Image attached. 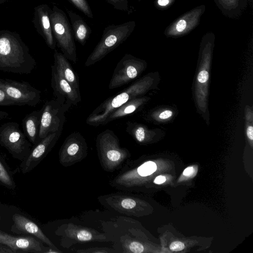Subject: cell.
Returning a JSON list of instances; mask_svg holds the SVG:
<instances>
[{
    "instance_id": "cell-1",
    "label": "cell",
    "mask_w": 253,
    "mask_h": 253,
    "mask_svg": "<svg viewBox=\"0 0 253 253\" xmlns=\"http://www.w3.org/2000/svg\"><path fill=\"white\" fill-rule=\"evenodd\" d=\"M137 226L135 220L124 216L101 221L102 230L118 253L145 252V245L139 239Z\"/></svg>"
},
{
    "instance_id": "cell-2",
    "label": "cell",
    "mask_w": 253,
    "mask_h": 253,
    "mask_svg": "<svg viewBox=\"0 0 253 253\" xmlns=\"http://www.w3.org/2000/svg\"><path fill=\"white\" fill-rule=\"evenodd\" d=\"M36 65L28 47L19 37L8 33L0 34V71L28 75Z\"/></svg>"
},
{
    "instance_id": "cell-3",
    "label": "cell",
    "mask_w": 253,
    "mask_h": 253,
    "mask_svg": "<svg viewBox=\"0 0 253 253\" xmlns=\"http://www.w3.org/2000/svg\"><path fill=\"white\" fill-rule=\"evenodd\" d=\"M156 78L154 74H148L137 80L119 93L108 98L88 116L86 123L97 126L105 125L109 116L115 110L130 100L140 97L155 86Z\"/></svg>"
},
{
    "instance_id": "cell-4",
    "label": "cell",
    "mask_w": 253,
    "mask_h": 253,
    "mask_svg": "<svg viewBox=\"0 0 253 253\" xmlns=\"http://www.w3.org/2000/svg\"><path fill=\"white\" fill-rule=\"evenodd\" d=\"M96 148L100 165L107 172L120 169L131 156L127 148L121 147L119 139L114 132L109 129L97 135Z\"/></svg>"
},
{
    "instance_id": "cell-5",
    "label": "cell",
    "mask_w": 253,
    "mask_h": 253,
    "mask_svg": "<svg viewBox=\"0 0 253 253\" xmlns=\"http://www.w3.org/2000/svg\"><path fill=\"white\" fill-rule=\"evenodd\" d=\"M136 24L129 21L106 27L99 42L87 57L84 65L89 66L98 62L125 42L133 32Z\"/></svg>"
},
{
    "instance_id": "cell-6",
    "label": "cell",
    "mask_w": 253,
    "mask_h": 253,
    "mask_svg": "<svg viewBox=\"0 0 253 253\" xmlns=\"http://www.w3.org/2000/svg\"><path fill=\"white\" fill-rule=\"evenodd\" d=\"M214 41V34L208 32L203 36L201 44V60L196 76L195 95L198 108L204 113L207 110L210 70Z\"/></svg>"
},
{
    "instance_id": "cell-7",
    "label": "cell",
    "mask_w": 253,
    "mask_h": 253,
    "mask_svg": "<svg viewBox=\"0 0 253 253\" xmlns=\"http://www.w3.org/2000/svg\"><path fill=\"white\" fill-rule=\"evenodd\" d=\"M50 20L58 47L68 59L76 63L77 56L74 35L66 14L56 5H53L50 11Z\"/></svg>"
},
{
    "instance_id": "cell-8",
    "label": "cell",
    "mask_w": 253,
    "mask_h": 253,
    "mask_svg": "<svg viewBox=\"0 0 253 253\" xmlns=\"http://www.w3.org/2000/svg\"><path fill=\"white\" fill-rule=\"evenodd\" d=\"M71 106L62 97H55L45 103L41 109L40 141L50 133L62 130L66 120L65 113Z\"/></svg>"
},
{
    "instance_id": "cell-9",
    "label": "cell",
    "mask_w": 253,
    "mask_h": 253,
    "mask_svg": "<svg viewBox=\"0 0 253 253\" xmlns=\"http://www.w3.org/2000/svg\"><path fill=\"white\" fill-rule=\"evenodd\" d=\"M0 145L15 158L23 161L30 153L31 143L16 122H9L0 126Z\"/></svg>"
},
{
    "instance_id": "cell-10",
    "label": "cell",
    "mask_w": 253,
    "mask_h": 253,
    "mask_svg": "<svg viewBox=\"0 0 253 253\" xmlns=\"http://www.w3.org/2000/svg\"><path fill=\"white\" fill-rule=\"evenodd\" d=\"M55 233L60 237V245L65 249H69L78 243L109 242L104 233L72 222L61 224L57 227Z\"/></svg>"
},
{
    "instance_id": "cell-11",
    "label": "cell",
    "mask_w": 253,
    "mask_h": 253,
    "mask_svg": "<svg viewBox=\"0 0 253 253\" xmlns=\"http://www.w3.org/2000/svg\"><path fill=\"white\" fill-rule=\"evenodd\" d=\"M0 88L14 105L36 106L41 101V91L26 81L0 78Z\"/></svg>"
},
{
    "instance_id": "cell-12",
    "label": "cell",
    "mask_w": 253,
    "mask_h": 253,
    "mask_svg": "<svg viewBox=\"0 0 253 253\" xmlns=\"http://www.w3.org/2000/svg\"><path fill=\"white\" fill-rule=\"evenodd\" d=\"M97 200L108 211L127 216H138L142 210V202L130 192L102 195L97 198Z\"/></svg>"
},
{
    "instance_id": "cell-13",
    "label": "cell",
    "mask_w": 253,
    "mask_h": 253,
    "mask_svg": "<svg viewBox=\"0 0 253 253\" xmlns=\"http://www.w3.org/2000/svg\"><path fill=\"white\" fill-rule=\"evenodd\" d=\"M146 66L145 61L126 53L114 69L109 88L113 89L130 83L140 76Z\"/></svg>"
},
{
    "instance_id": "cell-14",
    "label": "cell",
    "mask_w": 253,
    "mask_h": 253,
    "mask_svg": "<svg viewBox=\"0 0 253 253\" xmlns=\"http://www.w3.org/2000/svg\"><path fill=\"white\" fill-rule=\"evenodd\" d=\"M87 151L85 138L80 132H73L65 138L60 148L59 163L63 167H70L85 158Z\"/></svg>"
},
{
    "instance_id": "cell-15",
    "label": "cell",
    "mask_w": 253,
    "mask_h": 253,
    "mask_svg": "<svg viewBox=\"0 0 253 253\" xmlns=\"http://www.w3.org/2000/svg\"><path fill=\"white\" fill-rule=\"evenodd\" d=\"M0 244L6 246L14 253H48L50 249L44 246L41 241L34 236H15L0 230Z\"/></svg>"
},
{
    "instance_id": "cell-16",
    "label": "cell",
    "mask_w": 253,
    "mask_h": 253,
    "mask_svg": "<svg viewBox=\"0 0 253 253\" xmlns=\"http://www.w3.org/2000/svg\"><path fill=\"white\" fill-rule=\"evenodd\" d=\"M62 131L58 130L50 133L35 145L29 155L22 161L20 165L23 174L33 170L47 156L56 144Z\"/></svg>"
},
{
    "instance_id": "cell-17",
    "label": "cell",
    "mask_w": 253,
    "mask_h": 253,
    "mask_svg": "<svg viewBox=\"0 0 253 253\" xmlns=\"http://www.w3.org/2000/svg\"><path fill=\"white\" fill-rule=\"evenodd\" d=\"M205 9V5H201L184 13L166 29L165 34L167 37H178L188 34L198 25Z\"/></svg>"
},
{
    "instance_id": "cell-18",
    "label": "cell",
    "mask_w": 253,
    "mask_h": 253,
    "mask_svg": "<svg viewBox=\"0 0 253 253\" xmlns=\"http://www.w3.org/2000/svg\"><path fill=\"white\" fill-rule=\"evenodd\" d=\"M13 224L11 227L10 231L17 234H28L37 238L49 248L61 253L60 251L44 234L42 229L34 223L25 216L18 213H15L12 217Z\"/></svg>"
},
{
    "instance_id": "cell-19",
    "label": "cell",
    "mask_w": 253,
    "mask_h": 253,
    "mask_svg": "<svg viewBox=\"0 0 253 253\" xmlns=\"http://www.w3.org/2000/svg\"><path fill=\"white\" fill-rule=\"evenodd\" d=\"M51 69V86L55 97L64 98L71 105H77L81 101L80 90L75 88L59 74L52 65Z\"/></svg>"
},
{
    "instance_id": "cell-20",
    "label": "cell",
    "mask_w": 253,
    "mask_h": 253,
    "mask_svg": "<svg viewBox=\"0 0 253 253\" xmlns=\"http://www.w3.org/2000/svg\"><path fill=\"white\" fill-rule=\"evenodd\" d=\"M50 8L47 4L39 5L35 8V24L40 34L47 46L55 49L56 42L53 36L50 20Z\"/></svg>"
},
{
    "instance_id": "cell-21",
    "label": "cell",
    "mask_w": 253,
    "mask_h": 253,
    "mask_svg": "<svg viewBox=\"0 0 253 253\" xmlns=\"http://www.w3.org/2000/svg\"><path fill=\"white\" fill-rule=\"evenodd\" d=\"M54 63L52 66L57 73L66 79L72 86L79 89V77L72 68L68 59L63 53L54 49Z\"/></svg>"
},
{
    "instance_id": "cell-22",
    "label": "cell",
    "mask_w": 253,
    "mask_h": 253,
    "mask_svg": "<svg viewBox=\"0 0 253 253\" xmlns=\"http://www.w3.org/2000/svg\"><path fill=\"white\" fill-rule=\"evenodd\" d=\"M41 113L42 109L34 111L27 115L22 121L24 133L34 145L40 141L39 133Z\"/></svg>"
},
{
    "instance_id": "cell-23",
    "label": "cell",
    "mask_w": 253,
    "mask_h": 253,
    "mask_svg": "<svg viewBox=\"0 0 253 253\" xmlns=\"http://www.w3.org/2000/svg\"><path fill=\"white\" fill-rule=\"evenodd\" d=\"M70 17L74 37L82 45H84L91 33V30L79 14L71 10L67 9Z\"/></svg>"
},
{
    "instance_id": "cell-24",
    "label": "cell",
    "mask_w": 253,
    "mask_h": 253,
    "mask_svg": "<svg viewBox=\"0 0 253 253\" xmlns=\"http://www.w3.org/2000/svg\"><path fill=\"white\" fill-rule=\"evenodd\" d=\"M149 100L148 97H138L127 101L114 111L106 119L105 125L115 120L125 117L139 110Z\"/></svg>"
},
{
    "instance_id": "cell-25",
    "label": "cell",
    "mask_w": 253,
    "mask_h": 253,
    "mask_svg": "<svg viewBox=\"0 0 253 253\" xmlns=\"http://www.w3.org/2000/svg\"><path fill=\"white\" fill-rule=\"evenodd\" d=\"M126 131L140 144L146 143L150 141L155 132L143 124L131 121L126 123Z\"/></svg>"
},
{
    "instance_id": "cell-26",
    "label": "cell",
    "mask_w": 253,
    "mask_h": 253,
    "mask_svg": "<svg viewBox=\"0 0 253 253\" xmlns=\"http://www.w3.org/2000/svg\"><path fill=\"white\" fill-rule=\"evenodd\" d=\"M221 11L229 17L238 16L246 5L247 0H214Z\"/></svg>"
},
{
    "instance_id": "cell-27",
    "label": "cell",
    "mask_w": 253,
    "mask_h": 253,
    "mask_svg": "<svg viewBox=\"0 0 253 253\" xmlns=\"http://www.w3.org/2000/svg\"><path fill=\"white\" fill-rule=\"evenodd\" d=\"M246 131L248 139L251 143L253 140V114L252 108L247 106L245 112Z\"/></svg>"
},
{
    "instance_id": "cell-28",
    "label": "cell",
    "mask_w": 253,
    "mask_h": 253,
    "mask_svg": "<svg viewBox=\"0 0 253 253\" xmlns=\"http://www.w3.org/2000/svg\"><path fill=\"white\" fill-rule=\"evenodd\" d=\"M0 183L7 188L13 189L15 184L12 177L8 172L4 166L0 161Z\"/></svg>"
},
{
    "instance_id": "cell-29",
    "label": "cell",
    "mask_w": 253,
    "mask_h": 253,
    "mask_svg": "<svg viewBox=\"0 0 253 253\" xmlns=\"http://www.w3.org/2000/svg\"><path fill=\"white\" fill-rule=\"evenodd\" d=\"M78 9L88 17L92 19L93 14L86 0H69Z\"/></svg>"
},
{
    "instance_id": "cell-30",
    "label": "cell",
    "mask_w": 253,
    "mask_h": 253,
    "mask_svg": "<svg viewBox=\"0 0 253 253\" xmlns=\"http://www.w3.org/2000/svg\"><path fill=\"white\" fill-rule=\"evenodd\" d=\"M117 10L127 12L128 14L132 11V7L129 5L128 0H106Z\"/></svg>"
},
{
    "instance_id": "cell-31",
    "label": "cell",
    "mask_w": 253,
    "mask_h": 253,
    "mask_svg": "<svg viewBox=\"0 0 253 253\" xmlns=\"http://www.w3.org/2000/svg\"><path fill=\"white\" fill-rule=\"evenodd\" d=\"M75 252L78 253H117L113 248L98 247L79 249L75 251Z\"/></svg>"
},
{
    "instance_id": "cell-32",
    "label": "cell",
    "mask_w": 253,
    "mask_h": 253,
    "mask_svg": "<svg viewBox=\"0 0 253 253\" xmlns=\"http://www.w3.org/2000/svg\"><path fill=\"white\" fill-rule=\"evenodd\" d=\"M173 112L169 109H165L160 112H154L151 114V118L157 121H164L169 119L173 116Z\"/></svg>"
},
{
    "instance_id": "cell-33",
    "label": "cell",
    "mask_w": 253,
    "mask_h": 253,
    "mask_svg": "<svg viewBox=\"0 0 253 253\" xmlns=\"http://www.w3.org/2000/svg\"><path fill=\"white\" fill-rule=\"evenodd\" d=\"M14 105L13 102L8 97L7 95L0 88V106Z\"/></svg>"
},
{
    "instance_id": "cell-34",
    "label": "cell",
    "mask_w": 253,
    "mask_h": 253,
    "mask_svg": "<svg viewBox=\"0 0 253 253\" xmlns=\"http://www.w3.org/2000/svg\"><path fill=\"white\" fill-rule=\"evenodd\" d=\"M174 0H156L155 6L158 9H165L169 7Z\"/></svg>"
},
{
    "instance_id": "cell-35",
    "label": "cell",
    "mask_w": 253,
    "mask_h": 253,
    "mask_svg": "<svg viewBox=\"0 0 253 253\" xmlns=\"http://www.w3.org/2000/svg\"><path fill=\"white\" fill-rule=\"evenodd\" d=\"M185 247L184 244L180 241H174L172 242L170 246L169 249L174 252L180 251L184 249Z\"/></svg>"
},
{
    "instance_id": "cell-36",
    "label": "cell",
    "mask_w": 253,
    "mask_h": 253,
    "mask_svg": "<svg viewBox=\"0 0 253 253\" xmlns=\"http://www.w3.org/2000/svg\"><path fill=\"white\" fill-rule=\"evenodd\" d=\"M166 179V177L162 175H159L157 176L154 180V183L157 184H160L165 182Z\"/></svg>"
},
{
    "instance_id": "cell-37",
    "label": "cell",
    "mask_w": 253,
    "mask_h": 253,
    "mask_svg": "<svg viewBox=\"0 0 253 253\" xmlns=\"http://www.w3.org/2000/svg\"><path fill=\"white\" fill-rule=\"evenodd\" d=\"M0 253H14L13 252L5 246L0 244Z\"/></svg>"
},
{
    "instance_id": "cell-38",
    "label": "cell",
    "mask_w": 253,
    "mask_h": 253,
    "mask_svg": "<svg viewBox=\"0 0 253 253\" xmlns=\"http://www.w3.org/2000/svg\"><path fill=\"white\" fill-rule=\"evenodd\" d=\"M193 172V168L192 167H189L185 169L183 171V174L185 176H189Z\"/></svg>"
},
{
    "instance_id": "cell-39",
    "label": "cell",
    "mask_w": 253,
    "mask_h": 253,
    "mask_svg": "<svg viewBox=\"0 0 253 253\" xmlns=\"http://www.w3.org/2000/svg\"><path fill=\"white\" fill-rule=\"evenodd\" d=\"M0 221H1V216L0 215Z\"/></svg>"
}]
</instances>
